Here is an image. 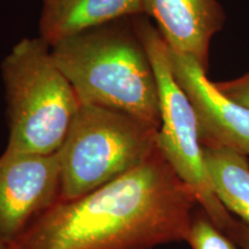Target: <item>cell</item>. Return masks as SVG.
Here are the masks:
<instances>
[{
	"label": "cell",
	"mask_w": 249,
	"mask_h": 249,
	"mask_svg": "<svg viewBox=\"0 0 249 249\" xmlns=\"http://www.w3.org/2000/svg\"><path fill=\"white\" fill-rule=\"evenodd\" d=\"M203 152L218 198L249 226L248 156L225 148H203Z\"/></svg>",
	"instance_id": "cell-10"
},
{
	"label": "cell",
	"mask_w": 249,
	"mask_h": 249,
	"mask_svg": "<svg viewBox=\"0 0 249 249\" xmlns=\"http://www.w3.org/2000/svg\"><path fill=\"white\" fill-rule=\"evenodd\" d=\"M229 238L236 242L242 249H249V226L241 220L236 219Z\"/></svg>",
	"instance_id": "cell-13"
},
{
	"label": "cell",
	"mask_w": 249,
	"mask_h": 249,
	"mask_svg": "<svg viewBox=\"0 0 249 249\" xmlns=\"http://www.w3.org/2000/svg\"><path fill=\"white\" fill-rule=\"evenodd\" d=\"M169 50L172 73L194 108L203 148L249 156V108L220 91L194 58Z\"/></svg>",
	"instance_id": "cell-7"
},
{
	"label": "cell",
	"mask_w": 249,
	"mask_h": 249,
	"mask_svg": "<svg viewBox=\"0 0 249 249\" xmlns=\"http://www.w3.org/2000/svg\"><path fill=\"white\" fill-rule=\"evenodd\" d=\"M39 37L54 46L102 24L144 15L142 0H40Z\"/></svg>",
	"instance_id": "cell-9"
},
{
	"label": "cell",
	"mask_w": 249,
	"mask_h": 249,
	"mask_svg": "<svg viewBox=\"0 0 249 249\" xmlns=\"http://www.w3.org/2000/svg\"><path fill=\"white\" fill-rule=\"evenodd\" d=\"M0 249H15L14 246H9L7 244H5L4 241L0 240Z\"/></svg>",
	"instance_id": "cell-14"
},
{
	"label": "cell",
	"mask_w": 249,
	"mask_h": 249,
	"mask_svg": "<svg viewBox=\"0 0 249 249\" xmlns=\"http://www.w3.org/2000/svg\"><path fill=\"white\" fill-rule=\"evenodd\" d=\"M157 134L123 112L81 105L58 151L59 201L76 200L138 167L157 149Z\"/></svg>",
	"instance_id": "cell-4"
},
{
	"label": "cell",
	"mask_w": 249,
	"mask_h": 249,
	"mask_svg": "<svg viewBox=\"0 0 249 249\" xmlns=\"http://www.w3.org/2000/svg\"><path fill=\"white\" fill-rule=\"evenodd\" d=\"M9 129L6 150L35 155L59 151L82 105L40 37L17 43L1 64Z\"/></svg>",
	"instance_id": "cell-3"
},
{
	"label": "cell",
	"mask_w": 249,
	"mask_h": 249,
	"mask_svg": "<svg viewBox=\"0 0 249 249\" xmlns=\"http://www.w3.org/2000/svg\"><path fill=\"white\" fill-rule=\"evenodd\" d=\"M195 195L160 149L119 178L34 220L15 249H155L187 241Z\"/></svg>",
	"instance_id": "cell-1"
},
{
	"label": "cell",
	"mask_w": 249,
	"mask_h": 249,
	"mask_svg": "<svg viewBox=\"0 0 249 249\" xmlns=\"http://www.w3.org/2000/svg\"><path fill=\"white\" fill-rule=\"evenodd\" d=\"M51 50L82 104L123 112L160 129L157 79L135 17L85 30Z\"/></svg>",
	"instance_id": "cell-2"
},
{
	"label": "cell",
	"mask_w": 249,
	"mask_h": 249,
	"mask_svg": "<svg viewBox=\"0 0 249 249\" xmlns=\"http://www.w3.org/2000/svg\"><path fill=\"white\" fill-rule=\"evenodd\" d=\"M135 27L154 67L160 105L157 147L178 177L191 188L202 211L230 236L236 222L214 192L204 160L194 108L172 73L170 50L147 15L135 17Z\"/></svg>",
	"instance_id": "cell-5"
},
{
	"label": "cell",
	"mask_w": 249,
	"mask_h": 249,
	"mask_svg": "<svg viewBox=\"0 0 249 249\" xmlns=\"http://www.w3.org/2000/svg\"><path fill=\"white\" fill-rule=\"evenodd\" d=\"M187 242L193 249H236L231 239L214 226L204 211L194 214Z\"/></svg>",
	"instance_id": "cell-11"
},
{
	"label": "cell",
	"mask_w": 249,
	"mask_h": 249,
	"mask_svg": "<svg viewBox=\"0 0 249 249\" xmlns=\"http://www.w3.org/2000/svg\"><path fill=\"white\" fill-rule=\"evenodd\" d=\"M58 152L5 150L0 156V240L14 246L36 218L60 197Z\"/></svg>",
	"instance_id": "cell-6"
},
{
	"label": "cell",
	"mask_w": 249,
	"mask_h": 249,
	"mask_svg": "<svg viewBox=\"0 0 249 249\" xmlns=\"http://www.w3.org/2000/svg\"><path fill=\"white\" fill-rule=\"evenodd\" d=\"M167 46L209 67L210 43L222 29L225 13L218 0H142Z\"/></svg>",
	"instance_id": "cell-8"
},
{
	"label": "cell",
	"mask_w": 249,
	"mask_h": 249,
	"mask_svg": "<svg viewBox=\"0 0 249 249\" xmlns=\"http://www.w3.org/2000/svg\"><path fill=\"white\" fill-rule=\"evenodd\" d=\"M216 86L232 101L249 108V71L238 79L217 82Z\"/></svg>",
	"instance_id": "cell-12"
}]
</instances>
